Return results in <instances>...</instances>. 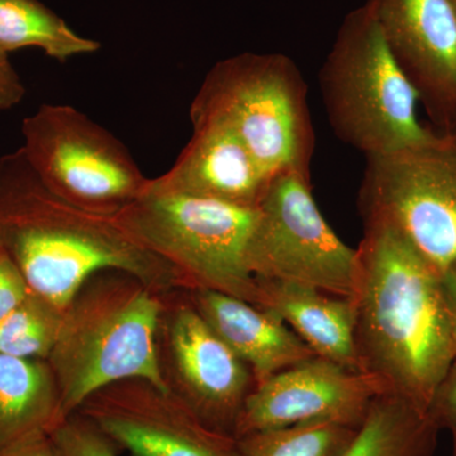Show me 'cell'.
<instances>
[{
    "label": "cell",
    "mask_w": 456,
    "mask_h": 456,
    "mask_svg": "<svg viewBox=\"0 0 456 456\" xmlns=\"http://www.w3.org/2000/svg\"><path fill=\"white\" fill-rule=\"evenodd\" d=\"M450 4H452V11H454L455 18H456V0H449Z\"/></svg>",
    "instance_id": "28"
},
{
    "label": "cell",
    "mask_w": 456,
    "mask_h": 456,
    "mask_svg": "<svg viewBox=\"0 0 456 456\" xmlns=\"http://www.w3.org/2000/svg\"><path fill=\"white\" fill-rule=\"evenodd\" d=\"M246 261L255 278L310 285L353 296L358 251L336 235L312 194L311 176L275 174L256 207Z\"/></svg>",
    "instance_id": "9"
},
{
    "label": "cell",
    "mask_w": 456,
    "mask_h": 456,
    "mask_svg": "<svg viewBox=\"0 0 456 456\" xmlns=\"http://www.w3.org/2000/svg\"><path fill=\"white\" fill-rule=\"evenodd\" d=\"M456 128V127H455Z\"/></svg>",
    "instance_id": "30"
},
{
    "label": "cell",
    "mask_w": 456,
    "mask_h": 456,
    "mask_svg": "<svg viewBox=\"0 0 456 456\" xmlns=\"http://www.w3.org/2000/svg\"><path fill=\"white\" fill-rule=\"evenodd\" d=\"M362 224L398 230L439 274L456 261V128L388 155L367 158Z\"/></svg>",
    "instance_id": "7"
},
{
    "label": "cell",
    "mask_w": 456,
    "mask_h": 456,
    "mask_svg": "<svg viewBox=\"0 0 456 456\" xmlns=\"http://www.w3.org/2000/svg\"><path fill=\"white\" fill-rule=\"evenodd\" d=\"M62 317L64 310L31 290L17 307L0 318V354L47 360L55 346Z\"/></svg>",
    "instance_id": "20"
},
{
    "label": "cell",
    "mask_w": 456,
    "mask_h": 456,
    "mask_svg": "<svg viewBox=\"0 0 456 456\" xmlns=\"http://www.w3.org/2000/svg\"><path fill=\"white\" fill-rule=\"evenodd\" d=\"M23 152L42 182L77 206L114 216L146 191L127 147L68 104H42L22 123Z\"/></svg>",
    "instance_id": "8"
},
{
    "label": "cell",
    "mask_w": 456,
    "mask_h": 456,
    "mask_svg": "<svg viewBox=\"0 0 456 456\" xmlns=\"http://www.w3.org/2000/svg\"><path fill=\"white\" fill-rule=\"evenodd\" d=\"M114 216L143 248L178 270L188 289L215 290L260 307L259 284L246 261L256 208L145 191Z\"/></svg>",
    "instance_id": "6"
},
{
    "label": "cell",
    "mask_w": 456,
    "mask_h": 456,
    "mask_svg": "<svg viewBox=\"0 0 456 456\" xmlns=\"http://www.w3.org/2000/svg\"><path fill=\"white\" fill-rule=\"evenodd\" d=\"M0 251L32 292L64 311L102 270L128 273L158 293L188 289L178 270L143 248L116 216L90 211L47 187L22 147L0 158Z\"/></svg>",
    "instance_id": "2"
},
{
    "label": "cell",
    "mask_w": 456,
    "mask_h": 456,
    "mask_svg": "<svg viewBox=\"0 0 456 456\" xmlns=\"http://www.w3.org/2000/svg\"><path fill=\"white\" fill-rule=\"evenodd\" d=\"M75 413L132 456H242L235 436L208 428L170 392L141 378L103 387Z\"/></svg>",
    "instance_id": "11"
},
{
    "label": "cell",
    "mask_w": 456,
    "mask_h": 456,
    "mask_svg": "<svg viewBox=\"0 0 456 456\" xmlns=\"http://www.w3.org/2000/svg\"><path fill=\"white\" fill-rule=\"evenodd\" d=\"M380 393L382 386L370 375L314 356L255 387L235 437L310 422L359 428Z\"/></svg>",
    "instance_id": "12"
},
{
    "label": "cell",
    "mask_w": 456,
    "mask_h": 456,
    "mask_svg": "<svg viewBox=\"0 0 456 456\" xmlns=\"http://www.w3.org/2000/svg\"><path fill=\"white\" fill-rule=\"evenodd\" d=\"M55 375L47 360L0 354V452L61 422Z\"/></svg>",
    "instance_id": "17"
},
{
    "label": "cell",
    "mask_w": 456,
    "mask_h": 456,
    "mask_svg": "<svg viewBox=\"0 0 456 456\" xmlns=\"http://www.w3.org/2000/svg\"><path fill=\"white\" fill-rule=\"evenodd\" d=\"M191 125L220 123L244 142L269 175H310L316 134L308 86L284 53H244L221 60L191 104Z\"/></svg>",
    "instance_id": "5"
},
{
    "label": "cell",
    "mask_w": 456,
    "mask_h": 456,
    "mask_svg": "<svg viewBox=\"0 0 456 456\" xmlns=\"http://www.w3.org/2000/svg\"><path fill=\"white\" fill-rule=\"evenodd\" d=\"M320 92L336 136L367 158L434 134L419 121V95L384 40L370 0L342 20L320 70Z\"/></svg>",
    "instance_id": "4"
},
{
    "label": "cell",
    "mask_w": 456,
    "mask_h": 456,
    "mask_svg": "<svg viewBox=\"0 0 456 456\" xmlns=\"http://www.w3.org/2000/svg\"><path fill=\"white\" fill-rule=\"evenodd\" d=\"M50 434L60 456H119L112 441L80 413L66 417Z\"/></svg>",
    "instance_id": "22"
},
{
    "label": "cell",
    "mask_w": 456,
    "mask_h": 456,
    "mask_svg": "<svg viewBox=\"0 0 456 456\" xmlns=\"http://www.w3.org/2000/svg\"><path fill=\"white\" fill-rule=\"evenodd\" d=\"M25 95V84L12 65L9 53L0 47V112L18 106Z\"/></svg>",
    "instance_id": "25"
},
{
    "label": "cell",
    "mask_w": 456,
    "mask_h": 456,
    "mask_svg": "<svg viewBox=\"0 0 456 456\" xmlns=\"http://www.w3.org/2000/svg\"><path fill=\"white\" fill-rule=\"evenodd\" d=\"M256 281L260 310L281 318L316 356L360 371L353 299L292 281L260 278Z\"/></svg>",
    "instance_id": "16"
},
{
    "label": "cell",
    "mask_w": 456,
    "mask_h": 456,
    "mask_svg": "<svg viewBox=\"0 0 456 456\" xmlns=\"http://www.w3.org/2000/svg\"><path fill=\"white\" fill-rule=\"evenodd\" d=\"M31 292L22 273L0 251V318L17 307Z\"/></svg>",
    "instance_id": "24"
},
{
    "label": "cell",
    "mask_w": 456,
    "mask_h": 456,
    "mask_svg": "<svg viewBox=\"0 0 456 456\" xmlns=\"http://www.w3.org/2000/svg\"><path fill=\"white\" fill-rule=\"evenodd\" d=\"M156 353L167 392L208 428L235 436L256 382L200 317L187 289L161 293Z\"/></svg>",
    "instance_id": "10"
},
{
    "label": "cell",
    "mask_w": 456,
    "mask_h": 456,
    "mask_svg": "<svg viewBox=\"0 0 456 456\" xmlns=\"http://www.w3.org/2000/svg\"><path fill=\"white\" fill-rule=\"evenodd\" d=\"M356 431L334 422H310L254 432L237 440L242 456H338Z\"/></svg>",
    "instance_id": "21"
},
{
    "label": "cell",
    "mask_w": 456,
    "mask_h": 456,
    "mask_svg": "<svg viewBox=\"0 0 456 456\" xmlns=\"http://www.w3.org/2000/svg\"><path fill=\"white\" fill-rule=\"evenodd\" d=\"M452 437H454V456H456V428L452 430Z\"/></svg>",
    "instance_id": "29"
},
{
    "label": "cell",
    "mask_w": 456,
    "mask_h": 456,
    "mask_svg": "<svg viewBox=\"0 0 456 456\" xmlns=\"http://www.w3.org/2000/svg\"><path fill=\"white\" fill-rule=\"evenodd\" d=\"M0 47L8 53L37 47L65 62L97 53L101 44L77 35L38 0H0Z\"/></svg>",
    "instance_id": "19"
},
{
    "label": "cell",
    "mask_w": 456,
    "mask_h": 456,
    "mask_svg": "<svg viewBox=\"0 0 456 456\" xmlns=\"http://www.w3.org/2000/svg\"><path fill=\"white\" fill-rule=\"evenodd\" d=\"M0 456H60L50 432L35 435L0 452Z\"/></svg>",
    "instance_id": "26"
},
{
    "label": "cell",
    "mask_w": 456,
    "mask_h": 456,
    "mask_svg": "<svg viewBox=\"0 0 456 456\" xmlns=\"http://www.w3.org/2000/svg\"><path fill=\"white\" fill-rule=\"evenodd\" d=\"M435 130L456 127V18L449 0H370Z\"/></svg>",
    "instance_id": "13"
},
{
    "label": "cell",
    "mask_w": 456,
    "mask_h": 456,
    "mask_svg": "<svg viewBox=\"0 0 456 456\" xmlns=\"http://www.w3.org/2000/svg\"><path fill=\"white\" fill-rule=\"evenodd\" d=\"M358 251L355 346L360 371L428 412L456 360V332L439 273L399 232L365 224Z\"/></svg>",
    "instance_id": "1"
},
{
    "label": "cell",
    "mask_w": 456,
    "mask_h": 456,
    "mask_svg": "<svg viewBox=\"0 0 456 456\" xmlns=\"http://www.w3.org/2000/svg\"><path fill=\"white\" fill-rule=\"evenodd\" d=\"M272 178L230 128L202 122L193 125L175 164L150 179L146 191L256 208Z\"/></svg>",
    "instance_id": "14"
},
{
    "label": "cell",
    "mask_w": 456,
    "mask_h": 456,
    "mask_svg": "<svg viewBox=\"0 0 456 456\" xmlns=\"http://www.w3.org/2000/svg\"><path fill=\"white\" fill-rule=\"evenodd\" d=\"M161 293L121 270L90 275L66 305L47 362L61 419L119 380L141 378L167 391L156 353Z\"/></svg>",
    "instance_id": "3"
},
{
    "label": "cell",
    "mask_w": 456,
    "mask_h": 456,
    "mask_svg": "<svg viewBox=\"0 0 456 456\" xmlns=\"http://www.w3.org/2000/svg\"><path fill=\"white\" fill-rule=\"evenodd\" d=\"M440 278L444 296H445L446 305H448L450 314H452L456 332V261L441 273Z\"/></svg>",
    "instance_id": "27"
},
{
    "label": "cell",
    "mask_w": 456,
    "mask_h": 456,
    "mask_svg": "<svg viewBox=\"0 0 456 456\" xmlns=\"http://www.w3.org/2000/svg\"><path fill=\"white\" fill-rule=\"evenodd\" d=\"M439 430L456 428V360L434 393L428 410Z\"/></svg>",
    "instance_id": "23"
},
{
    "label": "cell",
    "mask_w": 456,
    "mask_h": 456,
    "mask_svg": "<svg viewBox=\"0 0 456 456\" xmlns=\"http://www.w3.org/2000/svg\"><path fill=\"white\" fill-rule=\"evenodd\" d=\"M439 434L425 410L383 392L373 399L355 437L338 456H434Z\"/></svg>",
    "instance_id": "18"
},
{
    "label": "cell",
    "mask_w": 456,
    "mask_h": 456,
    "mask_svg": "<svg viewBox=\"0 0 456 456\" xmlns=\"http://www.w3.org/2000/svg\"><path fill=\"white\" fill-rule=\"evenodd\" d=\"M194 307L257 384L316 356L281 318L250 303L209 289H187Z\"/></svg>",
    "instance_id": "15"
}]
</instances>
